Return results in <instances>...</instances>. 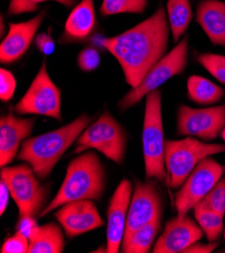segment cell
<instances>
[{
    "label": "cell",
    "mask_w": 225,
    "mask_h": 253,
    "mask_svg": "<svg viewBox=\"0 0 225 253\" xmlns=\"http://www.w3.org/2000/svg\"><path fill=\"white\" fill-rule=\"evenodd\" d=\"M170 30L166 10L160 7L135 28L102 40L101 45L116 58L127 83L134 88L166 56Z\"/></svg>",
    "instance_id": "1"
},
{
    "label": "cell",
    "mask_w": 225,
    "mask_h": 253,
    "mask_svg": "<svg viewBox=\"0 0 225 253\" xmlns=\"http://www.w3.org/2000/svg\"><path fill=\"white\" fill-rule=\"evenodd\" d=\"M91 120V116L83 114L63 127L27 139L20 147L17 159L28 163L40 179L47 178L65 151L78 139Z\"/></svg>",
    "instance_id": "2"
},
{
    "label": "cell",
    "mask_w": 225,
    "mask_h": 253,
    "mask_svg": "<svg viewBox=\"0 0 225 253\" xmlns=\"http://www.w3.org/2000/svg\"><path fill=\"white\" fill-rule=\"evenodd\" d=\"M104 189V167L95 153L88 151L74 159L69 164L60 190L39 217H45L46 214L70 202L99 200Z\"/></svg>",
    "instance_id": "3"
},
{
    "label": "cell",
    "mask_w": 225,
    "mask_h": 253,
    "mask_svg": "<svg viewBox=\"0 0 225 253\" xmlns=\"http://www.w3.org/2000/svg\"><path fill=\"white\" fill-rule=\"evenodd\" d=\"M165 145L162 94L155 90L146 95L142 127V154L147 179L165 181Z\"/></svg>",
    "instance_id": "4"
},
{
    "label": "cell",
    "mask_w": 225,
    "mask_h": 253,
    "mask_svg": "<svg viewBox=\"0 0 225 253\" xmlns=\"http://www.w3.org/2000/svg\"><path fill=\"white\" fill-rule=\"evenodd\" d=\"M224 151V144L205 143L192 136L179 140H166L165 165L171 188H180L202 160Z\"/></svg>",
    "instance_id": "5"
},
{
    "label": "cell",
    "mask_w": 225,
    "mask_h": 253,
    "mask_svg": "<svg viewBox=\"0 0 225 253\" xmlns=\"http://www.w3.org/2000/svg\"><path fill=\"white\" fill-rule=\"evenodd\" d=\"M128 135L117 120L105 112L81 133L74 154L94 148L110 161L120 165L127 151Z\"/></svg>",
    "instance_id": "6"
},
{
    "label": "cell",
    "mask_w": 225,
    "mask_h": 253,
    "mask_svg": "<svg viewBox=\"0 0 225 253\" xmlns=\"http://www.w3.org/2000/svg\"><path fill=\"white\" fill-rule=\"evenodd\" d=\"M0 175L8 187L20 216H40L44 211L47 192L37 179L33 168L27 165L3 167Z\"/></svg>",
    "instance_id": "7"
},
{
    "label": "cell",
    "mask_w": 225,
    "mask_h": 253,
    "mask_svg": "<svg viewBox=\"0 0 225 253\" xmlns=\"http://www.w3.org/2000/svg\"><path fill=\"white\" fill-rule=\"evenodd\" d=\"M188 49V37H185L169 54L148 71L136 87L132 88L127 95H124L118 103L119 109L122 111L128 110L138 103L148 93L158 90L160 86L174 76L180 75L187 66Z\"/></svg>",
    "instance_id": "8"
},
{
    "label": "cell",
    "mask_w": 225,
    "mask_h": 253,
    "mask_svg": "<svg viewBox=\"0 0 225 253\" xmlns=\"http://www.w3.org/2000/svg\"><path fill=\"white\" fill-rule=\"evenodd\" d=\"M224 172L225 166L213 159L206 158L200 162L175 196L176 219L181 221L187 216L222 178Z\"/></svg>",
    "instance_id": "9"
},
{
    "label": "cell",
    "mask_w": 225,
    "mask_h": 253,
    "mask_svg": "<svg viewBox=\"0 0 225 253\" xmlns=\"http://www.w3.org/2000/svg\"><path fill=\"white\" fill-rule=\"evenodd\" d=\"M14 112L62 119L61 91L49 78L45 62L27 93L14 106Z\"/></svg>",
    "instance_id": "10"
},
{
    "label": "cell",
    "mask_w": 225,
    "mask_h": 253,
    "mask_svg": "<svg viewBox=\"0 0 225 253\" xmlns=\"http://www.w3.org/2000/svg\"><path fill=\"white\" fill-rule=\"evenodd\" d=\"M225 127V104L195 109L181 105L177 113V133L213 140Z\"/></svg>",
    "instance_id": "11"
},
{
    "label": "cell",
    "mask_w": 225,
    "mask_h": 253,
    "mask_svg": "<svg viewBox=\"0 0 225 253\" xmlns=\"http://www.w3.org/2000/svg\"><path fill=\"white\" fill-rule=\"evenodd\" d=\"M160 215H162V200L156 184L136 182L122 242H126L135 230Z\"/></svg>",
    "instance_id": "12"
},
{
    "label": "cell",
    "mask_w": 225,
    "mask_h": 253,
    "mask_svg": "<svg viewBox=\"0 0 225 253\" xmlns=\"http://www.w3.org/2000/svg\"><path fill=\"white\" fill-rule=\"evenodd\" d=\"M55 217L70 238L98 229L104 225L92 200L70 202L61 206Z\"/></svg>",
    "instance_id": "13"
},
{
    "label": "cell",
    "mask_w": 225,
    "mask_h": 253,
    "mask_svg": "<svg viewBox=\"0 0 225 253\" xmlns=\"http://www.w3.org/2000/svg\"><path fill=\"white\" fill-rule=\"evenodd\" d=\"M133 187L124 179L113 193L107 210V253H116L122 244L132 200Z\"/></svg>",
    "instance_id": "14"
},
{
    "label": "cell",
    "mask_w": 225,
    "mask_h": 253,
    "mask_svg": "<svg viewBox=\"0 0 225 253\" xmlns=\"http://www.w3.org/2000/svg\"><path fill=\"white\" fill-rule=\"evenodd\" d=\"M204 232L188 215L181 221L174 218L167 223L162 235L158 238L154 253L184 252L192 244L202 238Z\"/></svg>",
    "instance_id": "15"
},
{
    "label": "cell",
    "mask_w": 225,
    "mask_h": 253,
    "mask_svg": "<svg viewBox=\"0 0 225 253\" xmlns=\"http://www.w3.org/2000/svg\"><path fill=\"white\" fill-rule=\"evenodd\" d=\"M34 118H18L12 113L1 116L0 120V166L10 164L17 155L23 139L33 131Z\"/></svg>",
    "instance_id": "16"
},
{
    "label": "cell",
    "mask_w": 225,
    "mask_h": 253,
    "mask_svg": "<svg viewBox=\"0 0 225 253\" xmlns=\"http://www.w3.org/2000/svg\"><path fill=\"white\" fill-rule=\"evenodd\" d=\"M43 20L44 13H41L29 21L10 24L8 34L0 45V61L2 64L16 62L27 53Z\"/></svg>",
    "instance_id": "17"
},
{
    "label": "cell",
    "mask_w": 225,
    "mask_h": 253,
    "mask_svg": "<svg viewBox=\"0 0 225 253\" xmlns=\"http://www.w3.org/2000/svg\"><path fill=\"white\" fill-rule=\"evenodd\" d=\"M197 22L216 45H225V2L202 0L197 7Z\"/></svg>",
    "instance_id": "18"
},
{
    "label": "cell",
    "mask_w": 225,
    "mask_h": 253,
    "mask_svg": "<svg viewBox=\"0 0 225 253\" xmlns=\"http://www.w3.org/2000/svg\"><path fill=\"white\" fill-rule=\"evenodd\" d=\"M95 25L96 14L93 0H81L66 21L62 40L71 42L85 41L93 33Z\"/></svg>",
    "instance_id": "19"
},
{
    "label": "cell",
    "mask_w": 225,
    "mask_h": 253,
    "mask_svg": "<svg viewBox=\"0 0 225 253\" xmlns=\"http://www.w3.org/2000/svg\"><path fill=\"white\" fill-rule=\"evenodd\" d=\"M65 248L62 229L55 223L39 226L30 240L29 253H61Z\"/></svg>",
    "instance_id": "20"
},
{
    "label": "cell",
    "mask_w": 225,
    "mask_h": 253,
    "mask_svg": "<svg viewBox=\"0 0 225 253\" xmlns=\"http://www.w3.org/2000/svg\"><path fill=\"white\" fill-rule=\"evenodd\" d=\"M162 215L135 230L133 235L121 244L124 253H146L152 248L155 238L161 227Z\"/></svg>",
    "instance_id": "21"
},
{
    "label": "cell",
    "mask_w": 225,
    "mask_h": 253,
    "mask_svg": "<svg viewBox=\"0 0 225 253\" xmlns=\"http://www.w3.org/2000/svg\"><path fill=\"white\" fill-rule=\"evenodd\" d=\"M187 87L189 98L197 104H214L220 101L225 95L222 88L210 80L196 75L191 76L188 79Z\"/></svg>",
    "instance_id": "22"
},
{
    "label": "cell",
    "mask_w": 225,
    "mask_h": 253,
    "mask_svg": "<svg viewBox=\"0 0 225 253\" xmlns=\"http://www.w3.org/2000/svg\"><path fill=\"white\" fill-rule=\"evenodd\" d=\"M168 19L175 42L186 33L193 17L189 0H168Z\"/></svg>",
    "instance_id": "23"
},
{
    "label": "cell",
    "mask_w": 225,
    "mask_h": 253,
    "mask_svg": "<svg viewBox=\"0 0 225 253\" xmlns=\"http://www.w3.org/2000/svg\"><path fill=\"white\" fill-rule=\"evenodd\" d=\"M193 210L195 219L205 233L207 239L210 242L218 240L223 232L224 215L200 205H196Z\"/></svg>",
    "instance_id": "24"
},
{
    "label": "cell",
    "mask_w": 225,
    "mask_h": 253,
    "mask_svg": "<svg viewBox=\"0 0 225 253\" xmlns=\"http://www.w3.org/2000/svg\"><path fill=\"white\" fill-rule=\"evenodd\" d=\"M148 0H103L100 13L104 16L118 13H141Z\"/></svg>",
    "instance_id": "25"
},
{
    "label": "cell",
    "mask_w": 225,
    "mask_h": 253,
    "mask_svg": "<svg viewBox=\"0 0 225 253\" xmlns=\"http://www.w3.org/2000/svg\"><path fill=\"white\" fill-rule=\"evenodd\" d=\"M197 205L225 215V178H221Z\"/></svg>",
    "instance_id": "26"
},
{
    "label": "cell",
    "mask_w": 225,
    "mask_h": 253,
    "mask_svg": "<svg viewBox=\"0 0 225 253\" xmlns=\"http://www.w3.org/2000/svg\"><path fill=\"white\" fill-rule=\"evenodd\" d=\"M198 62L205 68L214 78L225 84V56L216 54H202L198 56Z\"/></svg>",
    "instance_id": "27"
},
{
    "label": "cell",
    "mask_w": 225,
    "mask_h": 253,
    "mask_svg": "<svg viewBox=\"0 0 225 253\" xmlns=\"http://www.w3.org/2000/svg\"><path fill=\"white\" fill-rule=\"evenodd\" d=\"M45 1H56L67 7H71L76 2V0H10L8 13L14 15L34 12L38 9L41 3Z\"/></svg>",
    "instance_id": "28"
},
{
    "label": "cell",
    "mask_w": 225,
    "mask_h": 253,
    "mask_svg": "<svg viewBox=\"0 0 225 253\" xmlns=\"http://www.w3.org/2000/svg\"><path fill=\"white\" fill-rule=\"evenodd\" d=\"M30 239L20 232H15V234L7 238L2 247V253H26L29 251Z\"/></svg>",
    "instance_id": "29"
},
{
    "label": "cell",
    "mask_w": 225,
    "mask_h": 253,
    "mask_svg": "<svg viewBox=\"0 0 225 253\" xmlns=\"http://www.w3.org/2000/svg\"><path fill=\"white\" fill-rule=\"evenodd\" d=\"M16 89V80L11 72L5 69L0 71V98L3 102L12 99Z\"/></svg>",
    "instance_id": "30"
},
{
    "label": "cell",
    "mask_w": 225,
    "mask_h": 253,
    "mask_svg": "<svg viewBox=\"0 0 225 253\" xmlns=\"http://www.w3.org/2000/svg\"><path fill=\"white\" fill-rule=\"evenodd\" d=\"M100 64L99 52L94 47H85L78 56V66L84 72H91Z\"/></svg>",
    "instance_id": "31"
},
{
    "label": "cell",
    "mask_w": 225,
    "mask_h": 253,
    "mask_svg": "<svg viewBox=\"0 0 225 253\" xmlns=\"http://www.w3.org/2000/svg\"><path fill=\"white\" fill-rule=\"evenodd\" d=\"M35 218L36 217L32 216H20L16 224V231L26 235L30 240L33 238V236L39 228V225L37 224Z\"/></svg>",
    "instance_id": "32"
},
{
    "label": "cell",
    "mask_w": 225,
    "mask_h": 253,
    "mask_svg": "<svg viewBox=\"0 0 225 253\" xmlns=\"http://www.w3.org/2000/svg\"><path fill=\"white\" fill-rule=\"evenodd\" d=\"M36 45L40 49V52H42L45 56L52 55L55 52V48H56L54 40L52 39L51 36L45 33L40 34L36 38Z\"/></svg>",
    "instance_id": "33"
},
{
    "label": "cell",
    "mask_w": 225,
    "mask_h": 253,
    "mask_svg": "<svg viewBox=\"0 0 225 253\" xmlns=\"http://www.w3.org/2000/svg\"><path fill=\"white\" fill-rule=\"evenodd\" d=\"M219 245L218 242H211V243H194L190 247H188L184 252L185 253H211L213 252L217 246Z\"/></svg>",
    "instance_id": "34"
},
{
    "label": "cell",
    "mask_w": 225,
    "mask_h": 253,
    "mask_svg": "<svg viewBox=\"0 0 225 253\" xmlns=\"http://www.w3.org/2000/svg\"><path fill=\"white\" fill-rule=\"evenodd\" d=\"M10 196V192L8 187L5 185L4 182L1 181L0 183V214L3 215L7 205H8V199Z\"/></svg>",
    "instance_id": "35"
},
{
    "label": "cell",
    "mask_w": 225,
    "mask_h": 253,
    "mask_svg": "<svg viewBox=\"0 0 225 253\" xmlns=\"http://www.w3.org/2000/svg\"><path fill=\"white\" fill-rule=\"evenodd\" d=\"M221 136H222V139L225 141V127H224V129L221 132Z\"/></svg>",
    "instance_id": "36"
},
{
    "label": "cell",
    "mask_w": 225,
    "mask_h": 253,
    "mask_svg": "<svg viewBox=\"0 0 225 253\" xmlns=\"http://www.w3.org/2000/svg\"><path fill=\"white\" fill-rule=\"evenodd\" d=\"M224 236H225V231H224Z\"/></svg>",
    "instance_id": "37"
}]
</instances>
